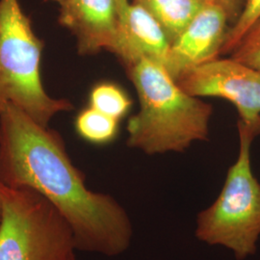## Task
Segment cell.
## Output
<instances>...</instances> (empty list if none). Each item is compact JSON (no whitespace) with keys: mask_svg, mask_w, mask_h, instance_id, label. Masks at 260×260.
Segmentation results:
<instances>
[{"mask_svg":"<svg viewBox=\"0 0 260 260\" xmlns=\"http://www.w3.org/2000/svg\"><path fill=\"white\" fill-rule=\"evenodd\" d=\"M0 182L47 199L71 226L77 251L114 257L131 246L134 229L125 208L86 186L58 132L11 103L0 111Z\"/></svg>","mask_w":260,"mask_h":260,"instance_id":"cell-1","label":"cell"},{"mask_svg":"<svg viewBox=\"0 0 260 260\" xmlns=\"http://www.w3.org/2000/svg\"><path fill=\"white\" fill-rule=\"evenodd\" d=\"M139 100L127 122V146L148 155L183 152L208 140L210 104L185 92L163 66L147 58L126 68Z\"/></svg>","mask_w":260,"mask_h":260,"instance_id":"cell-2","label":"cell"},{"mask_svg":"<svg viewBox=\"0 0 260 260\" xmlns=\"http://www.w3.org/2000/svg\"><path fill=\"white\" fill-rule=\"evenodd\" d=\"M238 132V157L215 202L198 214L195 236L208 246L233 251L236 260H245L256 253L260 237V182L251 161V143L260 130L239 121Z\"/></svg>","mask_w":260,"mask_h":260,"instance_id":"cell-3","label":"cell"},{"mask_svg":"<svg viewBox=\"0 0 260 260\" xmlns=\"http://www.w3.org/2000/svg\"><path fill=\"white\" fill-rule=\"evenodd\" d=\"M44 42L19 0H0V111L11 103L43 126L73 103L47 94L41 78Z\"/></svg>","mask_w":260,"mask_h":260,"instance_id":"cell-4","label":"cell"},{"mask_svg":"<svg viewBox=\"0 0 260 260\" xmlns=\"http://www.w3.org/2000/svg\"><path fill=\"white\" fill-rule=\"evenodd\" d=\"M0 260H76L75 236L47 199L0 182Z\"/></svg>","mask_w":260,"mask_h":260,"instance_id":"cell-5","label":"cell"},{"mask_svg":"<svg viewBox=\"0 0 260 260\" xmlns=\"http://www.w3.org/2000/svg\"><path fill=\"white\" fill-rule=\"evenodd\" d=\"M177 82L193 96L233 103L243 123L260 130V72L233 58H217L182 75Z\"/></svg>","mask_w":260,"mask_h":260,"instance_id":"cell-6","label":"cell"},{"mask_svg":"<svg viewBox=\"0 0 260 260\" xmlns=\"http://www.w3.org/2000/svg\"><path fill=\"white\" fill-rule=\"evenodd\" d=\"M231 28L223 8L208 1L171 45L165 69L174 79L219 58Z\"/></svg>","mask_w":260,"mask_h":260,"instance_id":"cell-7","label":"cell"},{"mask_svg":"<svg viewBox=\"0 0 260 260\" xmlns=\"http://www.w3.org/2000/svg\"><path fill=\"white\" fill-rule=\"evenodd\" d=\"M121 0H63L58 21L70 30L81 55L112 52L120 28Z\"/></svg>","mask_w":260,"mask_h":260,"instance_id":"cell-8","label":"cell"},{"mask_svg":"<svg viewBox=\"0 0 260 260\" xmlns=\"http://www.w3.org/2000/svg\"><path fill=\"white\" fill-rule=\"evenodd\" d=\"M170 47L163 28L147 10L137 3L121 0L119 35L112 53L125 68L143 58L165 67Z\"/></svg>","mask_w":260,"mask_h":260,"instance_id":"cell-9","label":"cell"},{"mask_svg":"<svg viewBox=\"0 0 260 260\" xmlns=\"http://www.w3.org/2000/svg\"><path fill=\"white\" fill-rule=\"evenodd\" d=\"M210 0H133L157 20L172 45Z\"/></svg>","mask_w":260,"mask_h":260,"instance_id":"cell-10","label":"cell"},{"mask_svg":"<svg viewBox=\"0 0 260 260\" xmlns=\"http://www.w3.org/2000/svg\"><path fill=\"white\" fill-rule=\"evenodd\" d=\"M79 137L93 145H107L116 139L119 121L89 106L80 112L75 122Z\"/></svg>","mask_w":260,"mask_h":260,"instance_id":"cell-11","label":"cell"},{"mask_svg":"<svg viewBox=\"0 0 260 260\" xmlns=\"http://www.w3.org/2000/svg\"><path fill=\"white\" fill-rule=\"evenodd\" d=\"M89 103L93 109L120 121L129 111L131 100L119 85L102 82L93 86Z\"/></svg>","mask_w":260,"mask_h":260,"instance_id":"cell-12","label":"cell"},{"mask_svg":"<svg viewBox=\"0 0 260 260\" xmlns=\"http://www.w3.org/2000/svg\"><path fill=\"white\" fill-rule=\"evenodd\" d=\"M231 54L233 60L260 72V18L247 30Z\"/></svg>","mask_w":260,"mask_h":260,"instance_id":"cell-13","label":"cell"},{"mask_svg":"<svg viewBox=\"0 0 260 260\" xmlns=\"http://www.w3.org/2000/svg\"><path fill=\"white\" fill-rule=\"evenodd\" d=\"M259 18L260 0H247L240 17L229 30L221 55L232 53L233 48L240 41L243 35L251 27V24Z\"/></svg>","mask_w":260,"mask_h":260,"instance_id":"cell-14","label":"cell"},{"mask_svg":"<svg viewBox=\"0 0 260 260\" xmlns=\"http://www.w3.org/2000/svg\"><path fill=\"white\" fill-rule=\"evenodd\" d=\"M214 1L223 8L228 16V19L230 20L231 26H233V24L236 22V20L240 17L247 0H214Z\"/></svg>","mask_w":260,"mask_h":260,"instance_id":"cell-15","label":"cell"},{"mask_svg":"<svg viewBox=\"0 0 260 260\" xmlns=\"http://www.w3.org/2000/svg\"><path fill=\"white\" fill-rule=\"evenodd\" d=\"M1 218H2V203H1V198H0V223H1Z\"/></svg>","mask_w":260,"mask_h":260,"instance_id":"cell-16","label":"cell"},{"mask_svg":"<svg viewBox=\"0 0 260 260\" xmlns=\"http://www.w3.org/2000/svg\"><path fill=\"white\" fill-rule=\"evenodd\" d=\"M45 1H51V2H55V3H58V4H60L63 0H45Z\"/></svg>","mask_w":260,"mask_h":260,"instance_id":"cell-17","label":"cell"}]
</instances>
